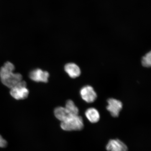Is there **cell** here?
Here are the masks:
<instances>
[{
	"mask_svg": "<svg viewBox=\"0 0 151 151\" xmlns=\"http://www.w3.org/2000/svg\"><path fill=\"white\" fill-rule=\"evenodd\" d=\"M14 64L7 62L0 69V78L1 82L5 86L11 88L22 80V77L20 73H14Z\"/></svg>",
	"mask_w": 151,
	"mask_h": 151,
	"instance_id": "1",
	"label": "cell"
},
{
	"mask_svg": "<svg viewBox=\"0 0 151 151\" xmlns=\"http://www.w3.org/2000/svg\"><path fill=\"white\" fill-rule=\"evenodd\" d=\"M61 127L65 131H81L84 127L83 120L79 115L70 114L65 121L61 122Z\"/></svg>",
	"mask_w": 151,
	"mask_h": 151,
	"instance_id": "2",
	"label": "cell"
},
{
	"mask_svg": "<svg viewBox=\"0 0 151 151\" xmlns=\"http://www.w3.org/2000/svg\"><path fill=\"white\" fill-rule=\"evenodd\" d=\"M29 93V90L27 88V84L25 81L22 80L11 88L10 91L11 95L17 100L26 99Z\"/></svg>",
	"mask_w": 151,
	"mask_h": 151,
	"instance_id": "3",
	"label": "cell"
},
{
	"mask_svg": "<svg viewBox=\"0 0 151 151\" xmlns=\"http://www.w3.org/2000/svg\"><path fill=\"white\" fill-rule=\"evenodd\" d=\"M80 94L83 100L88 103H93L97 98V94L93 88L89 85L81 88Z\"/></svg>",
	"mask_w": 151,
	"mask_h": 151,
	"instance_id": "4",
	"label": "cell"
},
{
	"mask_svg": "<svg viewBox=\"0 0 151 151\" xmlns=\"http://www.w3.org/2000/svg\"><path fill=\"white\" fill-rule=\"evenodd\" d=\"M107 110L111 116L114 118L119 116L123 108V104L121 101L116 99L111 98L107 100Z\"/></svg>",
	"mask_w": 151,
	"mask_h": 151,
	"instance_id": "5",
	"label": "cell"
},
{
	"mask_svg": "<svg viewBox=\"0 0 151 151\" xmlns=\"http://www.w3.org/2000/svg\"><path fill=\"white\" fill-rule=\"evenodd\" d=\"M50 74L48 72L40 69L33 70L29 73V77L31 80L35 82L47 83L48 82Z\"/></svg>",
	"mask_w": 151,
	"mask_h": 151,
	"instance_id": "6",
	"label": "cell"
},
{
	"mask_svg": "<svg viewBox=\"0 0 151 151\" xmlns=\"http://www.w3.org/2000/svg\"><path fill=\"white\" fill-rule=\"evenodd\" d=\"M106 148L108 151H128L127 145L118 139L109 140Z\"/></svg>",
	"mask_w": 151,
	"mask_h": 151,
	"instance_id": "7",
	"label": "cell"
},
{
	"mask_svg": "<svg viewBox=\"0 0 151 151\" xmlns=\"http://www.w3.org/2000/svg\"><path fill=\"white\" fill-rule=\"evenodd\" d=\"M65 70L69 76L72 78H75L80 76L81 73L80 68L76 64L69 63L66 64Z\"/></svg>",
	"mask_w": 151,
	"mask_h": 151,
	"instance_id": "8",
	"label": "cell"
},
{
	"mask_svg": "<svg viewBox=\"0 0 151 151\" xmlns=\"http://www.w3.org/2000/svg\"><path fill=\"white\" fill-rule=\"evenodd\" d=\"M85 114L86 118L91 123H96L100 120V114L99 111L94 107H90L87 109Z\"/></svg>",
	"mask_w": 151,
	"mask_h": 151,
	"instance_id": "9",
	"label": "cell"
},
{
	"mask_svg": "<svg viewBox=\"0 0 151 151\" xmlns=\"http://www.w3.org/2000/svg\"><path fill=\"white\" fill-rule=\"evenodd\" d=\"M54 114L56 118L62 122L65 121L70 114L65 107H58L54 109Z\"/></svg>",
	"mask_w": 151,
	"mask_h": 151,
	"instance_id": "10",
	"label": "cell"
},
{
	"mask_svg": "<svg viewBox=\"0 0 151 151\" xmlns=\"http://www.w3.org/2000/svg\"><path fill=\"white\" fill-rule=\"evenodd\" d=\"M65 108L70 114L78 115L79 109L73 101L68 100L66 102Z\"/></svg>",
	"mask_w": 151,
	"mask_h": 151,
	"instance_id": "11",
	"label": "cell"
},
{
	"mask_svg": "<svg viewBox=\"0 0 151 151\" xmlns=\"http://www.w3.org/2000/svg\"><path fill=\"white\" fill-rule=\"evenodd\" d=\"M142 65L143 67L149 68L151 65V53L150 52L143 56L141 60Z\"/></svg>",
	"mask_w": 151,
	"mask_h": 151,
	"instance_id": "12",
	"label": "cell"
},
{
	"mask_svg": "<svg viewBox=\"0 0 151 151\" xmlns=\"http://www.w3.org/2000/svg\"><path fill=\"white\" fill-rule=\"evenodd\" d=\"M7 145L6 141L4 139L1 135H0V148H5L7 146Z\"/></svg>",
	"mask_w": 151,
	"mask_h": 151,
	"instance_id": "13",
	"label": "cell"
}]
</instances>
